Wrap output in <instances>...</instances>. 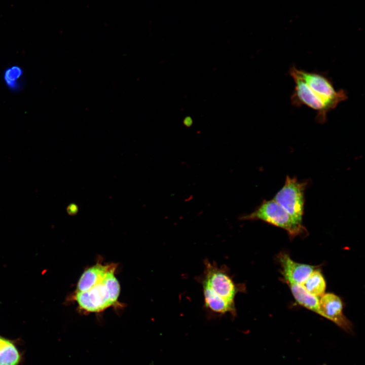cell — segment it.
Returning a JSON list of instances; mask_svg holds the SVG:
<instances>
[{"label":"cell","mask_w":365,"mask_h":365,"mask_svg":"<svg viewBox=\"0 0 365 365\" xmlns=\"http://www.w3.org/2000/svg\"><path fill=\"white\" fill-rule=\"evenodd\" d=\"M199 282L203 289L204 307L208 312L218 316L227 314L235 316L236 297L245 287L235 282L227 267L205 260Z\"/></svg>","instance_id":"1"},{"label":"cell","mask_w":365,"mask_h":365,"mask_svg":"<svg viewBox=\"0 0 365 365\" xmlns=\"http://www.w3.org/2000/svg\"><path fill=\"white\" fill-rule=\"evenodd\" d=\"M117 266L108 272L101 282L91 288L75 292L72 299L80 309L85 313H98L111 307L122 306L118 301L120 286L115 275Z\"/></svg>","instance_id":"2"},{"label":"cell","mask_w":365,"mask_h":365,"mask_svg":"<svg viewBox=\"0 0 365 365\" xmlns=\"http://www.w3.org/2000/svg\"><path fill=\"white\" fill-rule=\"evenodd\" d=\"M239 218L263 221L284 230L291 238L307 233L303 223L295 220L273 199L263 200L252 212L242 215Z\"/></svg>","instance_id":"3"},{"label":"cell","mask_w":365,"mask_h":365,"mask_svg":"<svg viewBox=\"0 0 365 365\" xmlns=\"http://www.w3.org/2000/svg\"><path fill=\"white\" fill-rule=\"evenodd\" d=\"M289 72L301 78L312 92L326 105L329 111L335 108L341 102L348 98L345 90H337L332 81L324 73L307 71L292 66Z\"/></svg>","instance_id":"4"},{"label":"cell","mask_w":365,"mask_h":365,"mask_svg":"<svg viewBox=\"0 0 365 365\" xmlns=\"http://www.w3.org/2000/svg\"><path fill=\"white\" fill-rule=\"evenodd\" d=\"M307 184L300 182L296 177L287 175L283 186L273 198L275 201L300 222H302L304 214V192Z\"/></svg>","instance_id":"5"},{"label":"cell","mask_w":365,"mask_h":365,"mask_svg":"<svg viewBox=\"0 0 365 365\" xmlns=\"http://www.w3.org/2000/svg\"><path fill=\"white\" fill-rule=\"evenodd\" d=\"M294 79L295 86L290 97L292 104L296 107L305 105L317 112L316 119L319 123H324L330 112L325 104L311 90L307 84L298 76L289 72Z\"/></svg>","instance_id":"6"},{"label":"cell","mask_w":365,"mask_h":365,"mask_svg":"<svg viewBox=\"0 0 365 365\" xmlns=\"http://www.w3.org/2000/svg\"><path fill=\"white\" fill-rule=\"evenodd\" d=\"M320 316L333 322L347 332L352 331V324L343 312V303L333 293L324 294L319 299Z\"/></svg>","instance_id":"7"},{"label":"cell","mask_w":365,"mask_h":365,"mask_svg":"<svg viewBox=\"0 0 365 365\" xmlns=\"http://www.w3.org/2000/svg\"><path fill=\"white\" fill-rule=\"evenodd\" d=\"M278 260L281 269V274L287 284H302L316 266L295 262L286 253L280 252Z\"/></svg>","instance_id":"8"},{"label":"cell","mask_w":365,"mask_h":365,"mask_svg":"<svg viewBox=\"0 0 365 365\" xmlns=\"http://www.w3.org/2000/svg\"><path fill=\"white\" fill-rule=\"evenodd\" d=\"M115 264L103 265L97 263L87 268L81 276L76 291H86L101 282L108 272L115 266Z\"/></svg>","instance_id":"9"},{"label":"cell","mask_w":365,"mask_h":365,"mask_svg":"<svg viewBox=\"0 0 365 365\" xmlns=\"http://www.w3.org/2000/svg\"><path fill=\"white\" fill-rule=\"evenodd\" d=\"M288 285L297 303L320 315L319 298L308 292L301 284H288Z\"/></svg>","instance_id":"10"},{"label":"cell","mask_w":365,"mask_h":365,"mask_svg":"<svg viewBox=\"0 0 365 365\" xmlns=\"http://www.w3.org/2000/svg\"><path fill=\"white\" fill-rule=\"evenodd\" d=\"M301 285L308 292L319 299L325 294V280L321 272L317 268Z\"/></svg>","instance_id":"11"},{"label":"cell","mask_w":365,"mask_h":365,"mask_svg":"<svg viewBox=\"0 0 365 365\" xmlns=\"http://www.w3.org/2000/svg\"><path fill=\"white\" fill-rule=\"evenodd\" d=\"M20 355L14 344L3 337L0 338V365H18Z\"/></svg>","instance_id":"12"},{"label":"cell","mask_w":365,"mask_h":365,"mask_svg":"<svg viewBox=\"0 0 365 365\" xmlns=\"http://www.w3.org/2000/svg\"><path fill=\"white\" fill-rule=\"evenodd\" d=\"M23 78V69L18 65H12L4 71V83L8 89L12 91H17L21 88Z\"/></svg>","instance_id":"13"},{"label":"cell","mask_w":365,"mask_h":365,"mask_svg":"<svg viewBox=\"0 0 365 365\" xmlns=\"http://www.w3.org/2000/svg\"><path fill=\"white\" fill-rule=\"evenodd\" d=\"M1 337L0 336V338H1Z\"/></svg>","instance_id":"14"}]
</instances>
